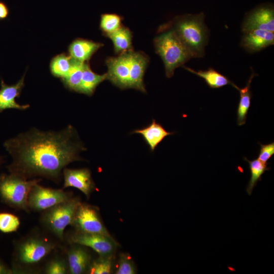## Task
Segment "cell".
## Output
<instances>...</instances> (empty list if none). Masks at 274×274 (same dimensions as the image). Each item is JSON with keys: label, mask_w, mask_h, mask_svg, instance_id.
<instances>
[{"label": "cell", "mask_w": 274, "mask_h": 274, "mask_svg": "<svg viewBox=\"0 0 274 274\" xmlns=\"http://www.w3.org/2000/svg\"><path fill=\"white\" fill-rule=\"evenodd\" d=\"M67 241L72 244L90 248L100 256L113 255L118 245L113 237L77 230L68 236Z\"/></svg>", "instance_id": "cell-10"}, {"label": "cell", "mask_w": 274, "mask_h": 274, "mask_svg": "<svg viewBox=\"0 0 274 274\" xmlns=\"http://www.w3.org/2000/svg\"><path fill=\"white\" fill-rule=\"evenodd\" d=\"M113 256L111 255L100 256L91 262L87 272L90 274H110L112 272Z\"/></svg>", "instance_id": "cell-26"}, {"label": "cell", "mask_w": 274, "mask_h": 274, "mask_svg": "<svg viewBox=\"0 0 274 274\" xmlns=\"http://www.w3.org/2000/svg\"><path fill=\"white\" fill-rule=\"evenodd\" d=\"M25 74L15 84L8 85L3 79L1 80L0 113L7 109L25 110L30 106L28 104L20 105L16 101V98L19 96L24 86Z\"/></svg>", "instance_id": "cell-13"}, {"label": "cell", "mask_w": 274, "mask_h": 274, "mask_svg": "<svg viewBox=\"0 0 274 274\" xmlns=\"http://www.w3.org/2000/svg\"><path fill=\"white\" fill-rule=\"evenodd\" d=\"M20 225L19 218L15 215L8 213H0V231L4 233L16 231Z\"/></svg>", "instance_id": "cell-28"}, {"label": "cell", "mask_w": 274, "mask_h": 274, "mask_svg": "<svg viewBox=\"0 0 274 274\" xmlns=\"http://www.w3.org/2000/svg\"><path fill=\"white\" fill-rule=\"evenodd\" d=\"M273 32L254 29L244 32L241 46L248 52L254 53L273 45Z\"/></svg>", "instance_id": "cell-14"}, {"label": "cell", "mask_w": 274, "mask_h": 274, "mask_svg": "<svg viewBox=\"0 0 274 274\" xmlns=\"http://www.w3.org/2000/svg\"><path fill=\"white\" fill-rule=\"evenodd\" d=\"M67 252L68 272L81 274L87 272L91 263V256L84 247L74 244Z\"/></svg>", "instance_id": "cell-15"}, {"label": "cell", "mask_w": 274, "mask_h": 274, "mask_svg": "<svg viewBox=\"0 0 274 274\" xmlns=\"http://www.w3.org/2000/svg\"><path fill=\"white\" fill-rule=\"evenodd\" d=\"M112 41L116 53L132 49V33L129 28L121 26L117 30L106 36Z\"/></svg>", "instance_id": "cell-22"}, {"label": "cell", "mask_w": 274, "mask_h": 274, "mask_svg": "<svg viewBox=\"0 0 274 274\" xmlns=\"http://www.w3.org/2000/svg\"><path fill=\"white\" fill-rule=\"evenodd\" d=\"M73 63V59L64 53L58 54L53 57L50 64L52 75L62 79L68 73Z\"/></svg>", "instance_id": "cell-24"}, {"label": "cell", "mask_w": 274, "mask_h": 274, "mask_svg": "<svg viewBox=\"0 0 274 274\" xmlns=\"http://www.w3.org/2000/svg\"><path fill=\"white\" fill-rule=\"evenodd\" d=\"M203 12L177 16L171 22L173 30L187 49L192 58L202 57L204 55L209 36V30L204 23Z\"/></svg>", "instance_id": "cell-2"}, {"label": "cell", "mask_w": 274, "mask_h": 274, "mask_svg": "<svg viewBox=\"0 0 274 274\" xmlns=\"http://www.w3.org/2000/svg\"><path fill=\"white\" fill-rule=\"evenodd\" d=\"M148 62L149 59L145 54L133 51L129 88L135 89L144 93L146 92L144 84V76Z\"/></svg>", "instance_id": "cell-16"}, {"label": "cell", "mask_w": 274, "mask_h": 274, "mask_svg": "<svg viewBox=\"0 0 274 274\" xmlns=\"http://www.w3.org/2000/svg\"><path fill=\"white\" fill-rule=\"evenodd\" d=\"M136 270L133 261L130 257L125 253L119 255L116 274H134Z\"/></svg>", "instance_id": "cell-29"}, {"label": "cell", "mask_w": 274, "mask_h": 274, "mask_svg": "<svg viewBox=\"0 0 274 274\" xmlns=\"http://www.w3.org/2000/svg\"><path fill=\"white\" fill-rule=\"evenodd\" d=\"M63 188H76L82 192L87 198L95 189V183L90 170L87 168L71 169L65 167L62 172Z\"/></svg>", "instance_id": "cell-12"}, {"label": "cell", "mask_w": 274, "mask_h": 274, "mask_svg": "<svg viewBox=\"0 0 274 274\" xmlns=\"http://www.w3.org/2000/svg\"><path fill=\"white\" fill-rule=\"evenodd\" d=\"M243 32L261 29L274 31V9L271 4H263L251 10L244 19L242 25Z\"/></svg>", "instance_id": "cell-11"}, {"label": "cell", "mask_w": 274, "mask_h": 274, "mask_svg": "<svg viewBox=\"0 0 274 274\" xmlns=\"http://www.w3.org/2000/svg\"><path fill=\"white\" fill-rule=\"evenodd\" d=\"M55 243L40 235H28L19 241L14 248L13 272L38 264L55 248Z\"/></svg>", "instance_id": "cell-3"}, {"label": "cell", "mask_w": 274, "mask_h": 274, "mask_svg": "<svg viewBox=\"0 0 274 274\" xmlns=\"http://www.w3.org/2000/svg\"><path fill=\"white\" fill-rule=\"evenodd\" d=\"M80 202L78 197H71L43 211L41 218L43 225L56 237L62 240L64 229L67 225H71Z\"/></svg>", "instance_id": "cell-6"}, {"label": "cell", "mask_w": 274, "mask_h": 274, "mask_svg": "<svg viewBox=\"0 0 274 274\" xmlns=\"http://www.w3.org/2000/svg\"><path fill=\"white\" fill-rule=\"evenodd\" d=\"M256 74L252 72L246 85L240 88L235 84L233 87L235 88L239 93L240 99L237 110V122L238 126L244 125L246 123L247 115L251 105L252 92L251 90V83L252 79Z\"/></svg>", "instance_id": "cell-19"}, {"label": "cell", "mask_w": 274, "mask_h": 274, "mask_svg": "<svg viewBox=\"0 0 274 274\" xmlns=\"http://www.w3.org/2000/svg\"><path fill=\"white\" fill-rule=\"evenodd\" d=\"M104 45L92 41L77 39L68 47L70 56L73 59L82 62L90 59L93 54Z\"/></svg>", "instance_id": "cell-17"}, {"label": "cell", "mask_w": 274, "mask_h": 274, "mask_svg": "<svg viewBox=\"0 0 274 274\" xmlns=\"http://www.w3.org/2000/svg\"><path fill=\"white\" fill-rule=\"evenodd\" d=\"M68 272V265L64 259L55 258L49 262L45 268L47 274H65Z\"/></svg>", "instance_id": "cell-30"}, {"label": "cell", "mask_w": 274, "mask_h": 274, "mask_svg": "<svg viewBox=\"0 0 274 274\" xmlns=\"http://www.w3.org/2000/svg\"><path fill=\"white\" fill-rule=\"evenodd\" d=\"M9 15V9L6 5L2 2H0V19H4L7 17Z\"/></svg>", "instance_id": "cell-32"}, {"label": "cell", "mask_w": 274, "mask_h": 274, "mask_svg": "<svg viewBox=\"0 0 274 274\" xmlns=\"http://www.w3.org/2000/svg\"><path fill=\"white\" fill-rule=\"evenodd\" d=\"M107 73L99 75L94 73L87 63L85 62L79 93L91 96L97 86L107 80Z\"/></svg>", "instance_id": "cell-20"}, {"label": "cell", "mask_w": 274, "mask_h": 274, "mask_svg": "<svg viewBox=\"0 0 274 274\" xmlns=\"http://www.w3.org/2000/svg\"><path fill=\"white\" fill-rule=\"evenodd\" d=\"M186 70L202 78L211 88H219L227 85L232 86L234 83L227 77L221 74L212 67L206 71H195L191 68L183 66Z\"/></svg>", "instance_id": "cell-21"}, {"label": "cell", "mask_w": 274, "mask_h": 274, "mask_svg": "<svg viewBox=\"0 0 274 274\" xmlns=\"http://www.w3.org/2000/svg\"><path fill=\"white\" fill-rule=\"evenodd\" d=\"M13 270L0 260V274L13 273Z\"/></svg>", "instance_id": "cell-33"}, {"label": "cell", "mask_w": 274, "mask_h": 274, "mask_svg": "<svg viewBox=\"0 0 274 274\" xmlns=\"http://www.w3.org/2000/svg\"><path fill=\"white\" fill-rule=\"evenodd\" d=\"M72 65L67 74L61 79L64 86L68 89L79 92L83 75L84 64L73 58Z\"/></svg>", "instance_id": "cell-23"}, {"label": "cell", "mask_w": 274, "mask_h": 274, "mask_svg": "<svg viewBox=\"0 0 274 274\" xmlns=\"http://www.w3.org/2000/svg\"><path fill=\"white\" fill-rule=\"evenodd\" d=\"M244 159L249 163L251 173L250 179L246 189L247 193L251 195L257 182L261 180L262 175L269 168L267 167V163H263L258 159L249 160L245 158Z\"/></svg>", "instance_id": "cell-25"}, {"label": "cell", "mask_w": 274, "mask_h": 274, "mask_svg": "<svg viewBox=\"0 0 274 274\" xmlns=\"http://www.w3.org/2000/svg\"><path fill=\"white\" fill-rule=\"evenodd\" d=\"M121 16L117 14H102L100 16V28L106 36L121 27Z\"/></svg>", "instance_id": "cell-27"}, {"label": "cell", "mask_w": 274, "mask_h": 274, "mask_svg": "<svg viewBox=\"0 0 274 274\" xmlns=\"http://www.w3.org/2000/svg\"><path fill=\"white\" fill-rule=\"evenodd\" d=\"M3 146L12 157L9 173L25 179L45 178L60 181L63 169L70 163L83 160L81 152L86 148L71 125L59 131L36 128L5 141Z\"/></svg>", "instance_id": "cell-1"}, {"label": "cell", "mask_w": 274, "mask_h": 274, "mask_svg": "<svg viewBox=\"0 0 274 274\" xmlns=\"http://www.w3.org/2000/svg\"><path fill=\"white\" fill-rule=\"evenodd\" d=\"M71 197L70 193L62 189L46 188L37 183L29 193L28 206L29 210L44 211Z\"/></svg>", "instance_id": "cell-8"}, {"label": "cell", "mask_w": 274, "mask_h": 274, "mask_svg": "<svg viewBox=\"0 0 274 274\" xmlns=\"http://www.w3.org/2000/svg\"><path fill=\"white\" fill-rule=\"evenodd\" d=\"M41 181L40 178L25 179L10 173L0 175V197L11 208L29 211L28 196L32 187Z\"/></svg>", "instance_id": "cell-5"}, {"label": "cell", "mask_w": 274, "mask_h": 274, "mask_svg": "<svg viewBox=\"0 0 274 274\" xmlns=\"http://www.w3.org/2000/svg\"><path fill=\"white\" fill-rule=\"evenodd\" d=\"M260 145V149L258 156V159L263 163H267V161L274 154V142L270 144Z\"/></svg>", "instance_id": "cell-31"}, {"label": "cell", "mask_w": 274, "mask_h": 274, "mask_svg": "<svg viewBox=\"0 0 274 274\" xmlns=\"http://www.w3.org/2000/svg\"><path fill=\"white\" fill-rule=\"evenodd\" d=\"M4 162V158L3 156L0 155V166L2 165Z\"/></svg>", "instance_id": "cell-34"}, {"label": "cell", "mask_w": 274, "mask_h": 274, "mask_svg": "<svg viewBox=\"0 0 274 274\" xmlns=\"http://www.w3.org/2000/svg\"><path fill=\"white\" fill-rule=\"evenodd\" d=\"M132 133L141 134L152 151H154L165 137L174 133L167 131L160 124L156 123L155 119H153L151 123L147 126L135 129Z\"/></svg>", "instance_id": "cell-18"}, {"label": "cell", "mask_w": 274, "mask_h": 274, "mask_svg": "<svg viewBox=\"0 0 274 274\" xmlns=\"http://www.w3.org/2000/svg\"><path fill=\"white\" fill-rule=\"evenodd\" d=\"M155 51L161 58L166 77L171 78L177 67L192 58L188 50L175 32L169 29L154 40Z\"/></svg>", "instance_id": "cell-4"}, {"label": "cell", "mask_w": 274, "mask_h": 274, "mask_svg": "<svg viewBox=\"0 0 274 274\" xmlns=\"http://www.w3.org/2000/svg\"><path fill=\"white\" fill-rule=\"evenodd\" d=\"M71 225L78 231L112 237L102 222L96 208L87 203L81 202L79 204Z\"/></svg>", "instance_id": "cell-7"}, {"label": "cell", "mask_w": 274, "mask_h": 274, "mask_svg": "<svg viewBox=\"0 0 274 274\" xmlns=\"http://www.w3.org/2000/svg\"><path fill=\"white\" fill-rule=\"evenodd\" d=\"M132 52V50H128L106 60L108 67L107 79L121 89L129 88Z\"/></svg>", "instance_id": "cell-9"}]
</instances>
